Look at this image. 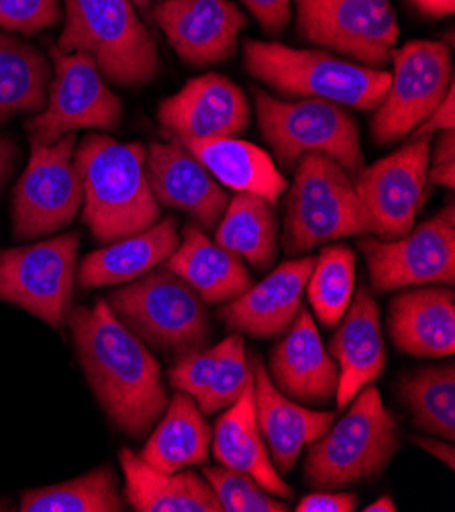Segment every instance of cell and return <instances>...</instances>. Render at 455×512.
Masks as SVG:
<instances>
[{
	"mask_svg": "<svg viewBox=\"0 0 455 512\" xmlns=\"http://www.w3.org/2000/svg\"><path fill=\"white\" fill-rule=\"evenodd\" d=\"M154 21L180 60L196 68L229 60L247 25L229 0H162L154 9Z\"/></svg>",
	"mask_w": 455,
	"mask_h": 512,
	"instance_id": "cell-16",
	"label": "cell"
},
{
	"mask_svg": "<svg viewBox=\"0 0 455 512\" xmlns=\"http://www.w3.org/2000/svg\"><path fill=\"white\" fill-rule=\"evenodd\" d=\"M366 512H396V502L390 496H382L364 508Z\"/></svg>",
	"mask_w": 455,
	"mask_h": 512,
	"instance_id": "cell-47",
	"label": "cell"
},
{
	"mask_svg": "<svg viewBox=\"0 0 455 512\" xmlns=\"http://www.w3.org/2000/svg\"><path fill=\"white\" fill-rule=\"evenodd\" d=\"M398 423L376 386L362 388L345 417L311 443L305 476L319 490L343 488L380 474L398 451Z\"/></svg>",
	"mask_w": 455,
	"mask_h": 512,
	"instance_id": "cell-6",
	"label": "cell"
},
{
	"mask_svg": "<svg viewBox=\"0 0 455 512\" xmlns=\"http://www.w3.org/2000/svg\"><path fill=\"white\" fill-rule=\"evenodd\" d=\"M49 68L39 49L0 31V123L39 113L47 102Z\"/></svg>",
	"mask_w": 455,
	"mask_h": 512,
	"instance_id": "cell-31",
	"label": "cell"
},
{
	"mask_svg": "<svg viewBox=\"0 0 455 512\" xmlns=\"http://www.w3.org/2000/svg\"><path fill=\"white\" fill-rule=\"evenodd\" d=\"M455 162V133L453 129L441 131L435 143L431 141V156L429 164H449Z\"/></svg>",
	"mask_w": 455,
	"mask_h": 512,
	"instance_id": "cell-42",
	"label": "cell"
},
{
	"mask_svg": "<svg viewBox=\"0 0 455 512\" xmlns=\"http://www.w3.org/2000/svg\"><path fill=\"white\" fill-rule=\"evenodd\" d=\"M215 239L256 270H268L278 253V223L272 204L260 196L237 192L215 229Z\"/></svg>",
	"mask_w": 455,
	"mask_h": 512,
	"instance_id": "cell-30",
	"label": "cell"
},
{
	"mask_svg": "<svg viewBox=\"0 0 455 512\" xmlns=\"http://www.w3.org/2000/svg\"><path fill=\"white\" fill-rule=\"evenodd\" d=\"M133 3H137V5H145V0H133Z\"/></svg>",
	"mask_w": 455,
	"mask_h": 512,
	"instance_id": "cell-49",
	"label": "cell"
},
{
	"mask_svg": "<svg viewBox=\"0 0 455 512\" xmlns=\"http://www.w3.org/2000/svg\"><path fill=\"white\" fill-rule=\"evenodd\" d=\"M62 19L60 0H0V29L35 35Z\"/></svg>",
	"mask_w": 455,
	"mask_h": 512,
	"instance_id": "cell-37",
	"label": "cell"
},
{
	"mask_svg": "<svg viewBox=\"0 0 455 512\" xmlns=\"http://www.w3.org/2000/svg\"><path fill=\"white\" fill-rule=\"evenodd\" d=\"M270 35H280L292 15V0H241Z\"/></svg>",
	"mask_w": 455,
	"mask_h": 512,
	"instance_id": "cell-39",
	"label": "cell"
},
{
	"mask_svg": "<svg viewBox=\"0 0 455 512\" xmlns=\"http://www.w3.org/2000/svg\"><path fill=\"white\" fill-rule=\"evenodd\" d=\"M80 235L66 233L27 247L0 249V300L64 329L72 311Z\"/></svg>",
	"mask_w": 455,
	"mask_h": 512,
	"instance_id": "cell-9",
	"label": "cell"
},
{
	"mask_svg": "<svg viewBox=\"0 0 455 512\" xmlns=\"http://www.w3.org/2000/svg\"><path fill=\"white\" fill-rule=\"evenodd\" d=\"M298 37L368 68H384L400 35L390 0H296Z\"/></svg>",
	"mask_w": 455,
	"mask_h": 512,
	"instance_id": "cell-11",
	"label": "cell"
},
{
	"mask_svg": "<svg viewBox=\"0 0 455 512\" xmlns=\"http://www.w3.org/2000/svg\"><path fill=\"white\" fill-rule=\"evenodd\" d=\"M243 64L256 80L284 96L327 100L358 111L376 109L390 86V72L384 68H368L329 51L296 49L272 41L247 39Z\"/></svg>",
	"mask_w": 455,
	"mask_h": 512,
	"instance_id": "cell-3",
	"label": "cell"
},
{
	"mask_svg": "<svg viewBox=\"0 0 455 512\" xmlns=\"http://www.w3.org/2000/svg\"><path fill=\"white\" fill-rule=\"evenodd\" d=\"M0 510H9V502L7 500L0 502Z\"/></svg>",
	"mask_w": 455,
	"mask_h": 512,
	"instance_id": "cell-48",
	"label": "cell"
},
{
	"mask_svg": "<svg viewBox=\"0 0 455 512\" xmlns=\"http://www.w3.org/2000/svg\"><path fill=\"white\" fill-rule=\"evenodd\" d=\"M429 180H431L433 184L453 188V186H455V162H449V164H435V166L429 170Z\"/></svg>",
	"mask_w": 455,
	"mask_h": 512,
	"instance_id": "cell-46",
	"label": "cell"
},
{
	"mask_svg": "<svg viewBox=\"0 0 455 512\" xmlns=\"http://www.w3.org/2000/svg\"><path fill=\"white\" fill-rule=\"evenodd\" d=\"M58 49L88 54L100 74L119 86H141L160 70L158 45L133 0H66Z\"/></svg>",
	"mask_w": 455,
	"mask_h": 512,
	"instance_id": "cell-5",
	"label": "cell"
},
{
	"mask_svg": "<svg viewBox=\"0 0 455 512\" xmlns=\"http://www.w3.org/2000/svg\"><path fill=\"white\" fill-rule=\"evenodd\" d=\"M390 62V86L372 119V137L382 145L413 133L453 86L449 47L439 41H409Z\"/></svg>",
	"mask_w": 455,
	"mask_h": 512,
	"instance_id": "cell-12",
	"label": "cell"
},
{
	"mask_svg": "<svg viewBox=\"0 0 455 512\" xmlns=\"http://www.w3.org/2000/svg\"><path fill=\"white\" fill-rule=\"evenodd\" d=\"M213 431L202 417L196 400L178 392L158 429L151 433L141 451L145 462L164 474H176L184 468L205 464L209 457Z\"/></svg>",
	"mask_w": 455,
	"mask_h": 512,
	"instance_id": "cell-29",
	"label": "cell"
},
{
	"mask_svg": "<svg viewBox=\"0 0 455 512\" xmlns=\"http://www.w3.org/2000/svg\"><path fill=\"white\" fill-rule=\"evenodd\" d=\"M54 80L45 107L25 123L31 141L49 145L78 129L111 131L121 123L119 96L105 84L96 62L82 51L52 49Z\"/></svg>",
	"mask_w": 455,
	"mask_h": 512,
	"instance_id": "cell-10",
	"label": "cell"
},
{
	"mask_svg": "<svg viewBox=\"0 0 455 512\" xmlns=\"http://www.w3.org/2000/svg\"><path fill=\"white\" fill-rule=\"evenodd\" d=\"M158 119L178 141L237 137L247 129L251 109L233 80L213 72L192 78L180 92L164 98Z\"/></svg>",
	"mask_w": 455,
	"mask_h": 512,
	"instance_id": "cell-17",
	"label": "cell"
},
{
	"mask_svg": "<svg viewBox=\"0 0 455 512\" xmlns=\"http://www.w3.org/2000/svg\"><path fill=\"white\" fill-rule=\"evenodd\" d=\"M256 419L270 449V459L280 474L292 472L300 451L317 441L335 421L333 413L311 411L292 402L272 382L260 357H254Z\"/></svg>",
	"mask_w": 455,
	"mask_h": 512,
	"instance_id": "cell-22",
	"label": "cell"
},
{
	"mask_svg": "<svg viewBox=\"0 0 455 512\" xmlns=\"http://www.w3.org/2000/svg\"><path fill=\"white\" fill-rule=\"evenodd\" d=\"M315 262L313 255H305L280 264L260 284L249 286L243 294L225 302L219 309V319L229 329L251 337L284 335L300 311Z\"/></svg>",
	"mask_w": 455,
	"mask_h": 512,
	"instance_id": "cell-19",
	"label": "cell"
},
{
	"mask_svg": "<svg viewBox=\"0 0 455 512\" xmlns=\"http://www.w3.org/2000/svg\"><path fill=\"white\" fill-rule=\"evenodd\" d=\"M125 494L139 512H223L207 478L196 472L164 474L131 449L121 451Z\"/></svg>",
	"mask_w": 455,
	"mask_h": 512,
	"instance_id": "cell-28",
	"label": "cell"
},
{
	"mask_svg": "<svg viewBox=\"0 0 455 512\" xmlns=\"http://www.w3.org/2000/svg\"><path fill=\"white\" fill-rule=\"evenodd\" d=\"M180 143L219 184L235 192L260 196L274 207L288 188L284 174L278 170L270 153L254 143L237 137L186 139Z\"/></svg>",
	"mask_w": 455,
	"mask_h": 512,
	"instance_id": "cell-24",
	"label": "cell"
},
{
	"mask_svg": "<svg viewBox=\"0 0 455 512\" xmlns=\"http://www.w3.org/2000/svg\"><path fill=\"white\" fill-rule=\"evenodd\" d=\"M180 243L176 221L164 219L149 229L117 239L86 255L76 272L82 288H100L137 280L164 264Z\"/></svg>",
	"mask_w": 455,
	"mask_h": 512,
	"instance_id": "cell-25",
	"label": "cell"
},
{
	"mask_svg": "<svg viewBox=\"0 0 455 512\" xmlns=\"http://www.w3.org/2000/svg\"><path fill=\"white\" fill-rule=\"evenodd\" d=\"M215 455L225 468L243 472L254 478L268 494L290 500L292 488L282 480V474L272 464L268 445L256 419L254 384H251L215 427Z\"/></svg>",
	"mask_w": 455,
	"mask_h": 512,
	"instance_id": "cell-26",
	"label": "cell"
},
{
	"mask_svg": "<svg viewBox=\"0 0 455 512\" xmlns=\"http://www.w3.org/2000/svg\"><path fill=\"white\" fill-rule=\"evenodd\" d=\"M358 506V496L347 492H315L296 504V512H351Z\"/></svg>",
	"mask_w": 455,
	"mask_h": 512,
	"instance_id": "cell-40",
	"label": "cell"
},
{
	"mask_svg": "<svg viewBox=\"0 0 455 512\" xmlns=\"http://www.w3.org/2000/svg\"><path fill=\"white\" fill-rule=\"evenodd\" d=\"M145 172L160 204L188 213L200 229H217L229 204V194L178 139L151 143Z\"/></svg>",
	"mask_w": 455,
	"mask_h": 512,
	"instance_id": "cell-18",
	"label": "cell"
},
{
	"mask_svg": "<svg viewBox=\"0 0 455 512\" xmlns=\"http://www.w3.org/2000/svg\"><path fill=\"white\" fill-rule=\"evenodd\" d=\"M15 145L11 139L7 137H0V186L5 184L7 176L11 174L13 170V164H15Z\"/></svg>",
	"mask_w": 455,
	"mask_h": 512,
	"instance_id": "cell-45",
	"label": "cell"
},
{
	"mask_svg": "<svg viewBox=\"0 0 455 512\" xmlns=\"http://www.w3.org/2000/svg\"><path fill=\"white\" fill-rule=\"evenodd\" d=\"M388 333L394 345L417 357H449L455 351V298L451 288H417L390 302Z\"/></svg>",
	"mask_w": 455,
	"mask_h": 512,
	"instance_id": "cell-23",
	"label": "cell"
},
{
	"mask_svg": "<svg viewBox=\"0 0 455 512\" xmlns=\"http://www.w3.org/2000/svg\"><path fill=\"white\" fill-rule=\"evenodd\" d=\"M398 398L413 413L417 429L455 437V368L453 364L429 366L404 374L398 382Z\"/></svg>",
	"mask_w": 455,
	"mask_h": 512,
	"instance_id": "cell-32",
	"label": "cell"
},
{
	"mask_svg": "<svg viewBox=\"0 0 455 512\" xmlns=\"http://www.w3.org/2000/svg\"><path fill=\"white\" fill-rule=\"evenodd\" d=\"M272 382L282 394L309 404H325L337 392V364L323 345L319 329L302 309L270 357Z\"/></svg>",
	"mask_w": 455,
	"mask_h": 512,
	"instance_id": "cell-21",
	"label": "cell"
},
{
	"mask_svg": "<svg viewBox=\"0 0 455 512\" xmlns=\"http://www.w3.org/2000/svg\"><path fill=\"white\" fill-rule=\"evenodd\" d=\"M207 478L223 510L227 512H286L282 500L272 498L254 478L231 468H205Z\"/></svg>",
	"mask_w": 455,
	"mask_h": 512,
	"instance_id": "cell-36",
	"label": "cell"
},
{
	"mask_svg": "<svg viewBox=\"0 0 455 512\" xmlns=\"http://www.w3.org/2000/svg\"><path fill=\"white\" fill-rule=\"evenodd\" d=\"M254 96L262 135L282 168L292 170L307 153H325L351 180L364 170L360 129L345 107L317 98L280 100L262 88Z\"/></svg>",
	"mask_w": 455,
	"mask_h": 512,
	"instance_id": "cell-8",
	"label": "cell"
},
{
	"mask_svg": "<svg viewBox=\"0 0 455 512\" xmlns=\"http://www.w3.org/2000/svg\"><path fill=\"white\" fill-rule=\"evenodd\" d=\"M353 284H356V253L347 245H327L307 282L309 302L323 327L333 329L339 325L353 298Z\"/></svg>",
	"mask_w": 455,
	"mask_h": 512,
	"instance_id": "cell-34",
	"label": "cell"
},
{
	"mask_svg": "<svg viewBox=\"0 0 455 512\" xmlns=\"http://www.w3.org/2000/svg\"><path fill=\"white\" fill-rule=\"evenodd\" d=\"M339 323L331 339V355L339 372L335 400L343 411L353 396L380 378L386 366V347L380 309L368 288H360L353 296Z\"/></svg>",
	"mask_w": 455,
	"mask_h": 512,
	"instance_id": "cell-20",
	"label": "cell"
},
{
	"mask_svg": "<svg viewBox=\"0 0 455 512\" xmlns=\"http://www.w3.org/2000/svg\"><path fill=\"white\" fill-rule=\"evenodd\" d=\"M351 235L378 237V227L358 196L356 184L333 158L307 153L296 162L286 196L284 251L300 255Z\"/></svg>",
	"mask_w": 455,
	"mask_h": 512,
	"instance_id": "cell-4",
	"label": "cell"
},
{
	"mask_svg": "<svg viewBox=\"0 0 455 512\" xmlns=\"http://www.w3.org/2000/svg\"><path fill=\"white\" fill-rule=\"evenodd\" d=\"M166 262V268L190 284L205 304L229 302L251 286L239 255L211 241L194 223L184 227L182 243Z\"/></svg>",
	"mask_w": 455,
	"mask_h": 512,
	"instance_id": "cell-27",
	"label": "cell"
},
{
	"mask_svg": "<svg viewBox=\"0 0 455 512\" xmlns=\"http://www.w3.org/2000/svg\"><path fill=\"white\" fill-rule=\"evenodd\" d=\"M415 443L421 447V449H425L427 453H431V455H435L439 462H443L449 470H453V466H455V449H453V445H451V441H437V439H427V437H417L415 439Z\"/></svg>",
	"mask_w": 455,
	"mask_h": 512,
	"instance_id": "cell-43",
	"label": "cell"
},
{
	"mask_svg": "<svg viewBox=\"0 0 455 512\" xmlns=\"http://www.w3.org/2000/svg\"><path fill=\"white\" fill-rule=\"evenodd\" d=\"M68 325L82 370L100 406L121 431L143 437L156 427L168 406L156 357L115 317L103 298L90 309H72Z\"/></svg>",
	"mask_w": 455,
	"mask_h": 512,
	"instance_id": "cell-1",
	"label": "cell"
},
{
	"mask_svg": "<svg viewBox=\"0 0 455 512\" xmlns=\"http://www.w3.org/2000/svg\"><path fill=\"white\" fill-rule=\"evenodd\" d=\"M431 141V135L417 137L353 178L378 227V239H398L415 227L427 196Z\"/></svg>",
	"mask_w": 455,
	"mask_h": 512,
	"instance_id": "cell-15",
	"label": "cell"
},
{
	"mask_svg": "<svg viewBox=\"0 0 455 512\" xmlns=\"http://www.w3.org/2000/svg\"><path fill=\"white\" fill-rule=\"evenodd\" d=\"M23 512H121L123 498L111 468H98L66 484L27 490Z\"/></svg>",
	"mask_w": 455,
	"mask_h": 512,
	"instance_id": "cell-33",
	"label": "cell"
},
{
	"mask_svg": "<svg viewBox=\"0 0 455 512\" xmlns=\"http://www.w3.org/2000/svg\"><path fill=\"white\" fill-rule=\"evenodd\" d=\"M360 249L376 290L390 292L427 284L451 286L455 280L453 204L398 239H362Z\"/></svg>",
	"mask_w": 455,
	"mask_h": 512,
	"instance_id": "cell-14",
	"label": "cell"
},
{
	"mask_svg": "<svg viewBox=\"0 0 455 512\" xmlns=\"http://www.w3.org/2000/svg\"><path fill=\"white\" fill-rule=\"evenodd\" d=\"M411 3L427 17H449L455 11V0H411Z\"/></svg>",
	"mask_w": 455,
	"mask_h": 512,
	"instance_id": "cell-44",
	"label": "cell"
},
{
	"mask_svg": "<svg viewBox=\"0 0 455 512\" xmlns=\"http://www.w3.org/2000/svg\"><path fill=\"white\" fill-rule=\"evenodd\" d=\"M455 125V86L447 90L435 111L413 131V139L433 135L435 131H449Z\"/></svg>",
	"mask_w": 455,
	"mask_h": 512,
	"instance_id": "cell-41",
	"label": "cell"
},
{
	"mask_svg": "<svg viewBox=\"0 0 455 512\" xmlns=\"http://www.w3.org/2000/svg\"><path fill=\"white\" fill-rule=\"evenodd\" d=\"M147 149L88 135L74 149L84 192V223L100 243L141 233L160 221V202L145 172Z\"/></svg>",
	"mask_w": 455,
	"mask_h": 512,
	"instance_id": "cell-2",
	"label": "cell"
},
{
	"mask_svg": "<svg viewBox=\"0 0 455 512\" xmlns=\"http://www.w3.org/2000/svg\"><path fill=\"white\" fill-rule=\"evenodd\" d=\"M76 135L56 143L31 141V158L13 192V231L19 239L52 235L82 209V180L74 162Z\"/></svg>",
	"mask_w": 455,
	"mask_h": 512,
	"instance_id": "cell-13",
	"label": "cell"
},
{
	"mask_svg": "<svg viewBox=\"0 0 455 512\" xmlns=\"http://www.w3.org/2000/svg\"><path fill=\"white\" fill-rule=\"evenodd\" d=\"M115 317L143 343L184 355L209 341L207 306L170 268H154L107 298Z\"/></svg>",
	"mask_w": 455,
	"mask_h": 512,
	"instance_id": "cell-7",
	"label": "cell"
},
{
	"mask_svg": "<svg viewBox=\"0 0 455 512\" xmlns=\"http://www.w3.org/2000/svg\"><path fill=\"white\" fill-rule=\"evenodd\" d=\"M217 364L209 388L196 404L202 415H213L223 408H229L239 396L254 384V370L247 360L241 335H231L215 345Z\"/></svg>",
	"mask_w": 455,
	"mask_h": 512,
	"instance_id": "cell-35",
	"label": "cell"
},
{
	"mask_svg": "<svg viewBox=\"0 0 455 512\" xmlns=\"http://www.w3.org/2000/svg\"><path fill=\"white\" fill-rule=\"evenodd\" d=\"M217 364V351L211 349H196L184 355H178L174 368L170 370V384L194 400H198L211 384L213 370Z\"/></svg>",
	"mask_w": 455,
	"mask_h": 512,
	"instance_id": "cell-38",
	"label": "cell"
}]
</instances>
